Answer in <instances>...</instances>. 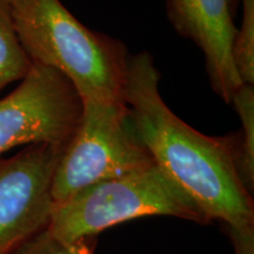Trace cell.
<instances>
[{
    "label": "cell",
    "instance_id": "cell-4",
    "mask_svg": "<svg viewBox=\"0 0 254 254\" xmlns=\"http://www.w3.org/2000/svg\"><path fill=\"white\" fill-rule=\"evenodd\" d=\"M75 131L64 146L52 180L55 206L95 183L153 166L124 100H81Z\"/></svg>",
    "mask_w": 254,
    "mask_h": 254
},
{
    "label": "cell",
    "instance_id": "cell-12",
    "mask_svg": "<svg viewBox=\"0 0 254 254\" xmlns=\"http://www.w3.org/2000/svg\"><path fill=\"white\" fill-rule=\"evenodd\" d=\"M226 231L233 243L236 254H254V226L226 227Z\"/></svg>",
    "mask_w": 254,
    "mask_h": 254
},
{
    "label": "cell",
    "instance_id": "cell-13",
    "mask_svg": "<svg viewBox=\"0 0 254 254\" xmlns=\"http://www.w3.org/2000/svg\"><path fill=\"white\" fill-rule=\"evenodd\" d=\"M230 2H231L232 11H233V13H234V11H236L238 4H239V0H230Z\"/></svg>",
    "mask_w": 254,
    "mask_h": 254
},
{
    "label": "cell",
    "instance_id": "cell-7",
    "mask_svg": "<svg viewBox=\"0 0 254 254\" xmlns=\"http://www.w3.org/2000/svg\"><path fill=\"white\" fill-rule=\"evenodd\" d=\"M166 11L178 33L202 51L213 91L231 104L243 82L233 63L237 27L230 0H166Z\"/></svg>",
    "mask_w": 254,
    "mask_h": 254
},
{
    "label": "cell",
    "instance_id": "cell-10",
    "mask_svg": "<svg viewBox=\"0 0 254 254\" xmlns=\"http://www.w3.org/2000/svg\"><path fill=\"white\" fill-rule=\"evenodd\" d=\"M243 6L240 30L233 43V63L238 77L245 85L254 84V0H239Z\"/></svg>",
    "mask_w": 254,
    "mask_h": 254
},
{
    "label": "cell",
    "instance_id": "cell-2",
    "mask_svg": "<svg viewBox=\"0 0 254 254\" xmlns=\"http://www.w3.org/2000/svg\"><path fill=\"white\" fill-rule=\"evenodd\" d=\"M32 64L62 73L81 100H124L125 45L84 26L59 0H17L9 8Z\"/></svg>",
    "mask_w": 254,
    "mask_h": 254
},
{
    "label": "cell",
    "instance_id": "cell-8",
    "mask_svg": "<svg viewBox=\"0 0 254 254\" xmlns=\"http://www.w3.org/2000/svg\"><path fill=\"white\" fill-rule=\"evenodd\" d=\"M241 128L232 134L236 154V165L239 178L245 189L252 194L254 189V88L243 84L232 97Z\"/></svg>",
    "mask_w": 254,
    "mask_h": 254
},
{
    "label": "cell",
    "instance_id": "cell-5",
    "mask_svg": "<svg viewBox=\"0 0 254 254\" xmlns=\"http://www.w3.org/2000/svg\"><path fill=\"white\" fill-rule=\"evenodd\" d=\"M81 110V98L62 73L32 64L14 91L0 99V160L18 146H65Z\"/></svg>",
    "mask_w": 254,
    "mask_h": 254
},
{
    "label": "cell",
    "instance_id": "cell-14",
    "mask_svg": "<svg viewBox=\"0 0 254 254\" xmlns=\"http://www.w3.org/2000/svg\"><path fill=\"white\" fill-rule=\"evenodd\" d=\"M0 1H2V2H4V4H5V5H7V6H8V7H9V8H11V6H12V5H13V4H14V2H15V1H17V0H0Z\"/></svg>",
    "mask_w": 254,
    "mask_h": 254
},
{
    "label": "cell",
    "instance_id": "cell-9",
    "mask_svg": "<svg viewBox=\"0 0 254 254\" xmlns=\"http://www.w3.org/2000/svg\"><path fill=\"white\" fill-rule=\"evenodd\" d=\"M31 67L32 62L19 41L9 7L0 1V92L12 82L23 80Z\"/></svg>",
    "mask_w": 254,
    "mask_h": 254
},
{
    "label": "cell",
    "instance_id": "cell-6",
    "mask_svg": "<svg viewBox=\"0 0 254 254\" xmlns=\"http://www.w3.org/2000/svg\"><path fill=\"white\" fill-rule=\"evenodd\" d=\"M64 146L28 145L0 160V254L45 230L55 209L52 180Z\"/></svg>",
    "mask_w": 254,
    "mask_h": 254
},
{
    "label": "cell",
    "instance_id": "cell-1",
    "mask_svg": "<svg viewBox=\"0 0 254 254\" xmlns=\"http://www.w3.org/2000/svg\"><path fill=\"white\" fill-rule=\"evenodd\" d=\"M159 80L147 52L129 56L124 101L154 164L208 221L219 220L225 227H253L252 194L238 174L232 135L208 136L187 125L161 98Z\"/></svg>",
    "mask_w": 254,
    "mask_h": 254
},
{
    "label": "cell",
    "instance_id": "cell-3",
    "mask_svg": "<svg viewBox=\"0 0 254 254\" xmlns=\"http://www.w3.org/2000/svg\"><path fill=\"white\" fill-rule=\"evenodd\" d=\"M171 215L199 224L208 219L157 165L95 183L55 206L47 231L65 244L97 237L124 221Z\"/></svg>",
    "mask_w": 254,
    "mask_h": 254
},
{
    "label": "cell",
    "instance_id": "cell-11",
    "mask_svg": "<svg viewBox=\"0 0 254 254\" xmlns=\"http://www.w3.org/2000/svg\"><path fill=\"white\" fill-rule=\"evenodd\" d=\"M97 237L85 238L75 243L65 244L56 239L45 230L40 231L31 239L25 241L11 254H93Z\"/></svg>",
    "mask_w": 254,
    "mask_h": 254
}]
</instances>
